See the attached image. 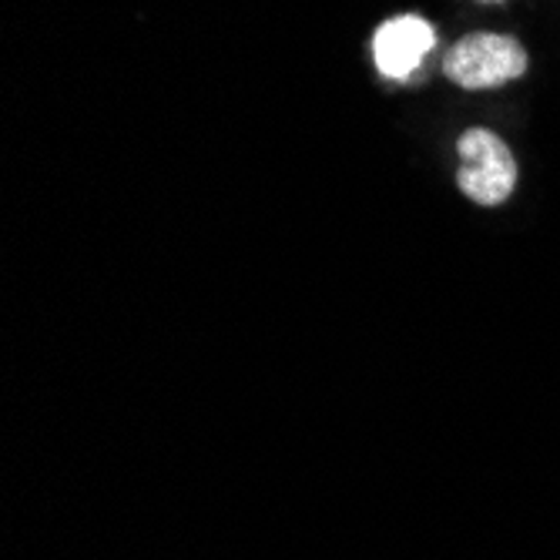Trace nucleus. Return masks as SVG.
I'll return each instance as SVG.
<instances>
[{
  "label": "nucleus",
  "mask_w": 560,
  "mask_h": 560,
  "mask_svg": "<svg viewBox=\"0 0 560 560\" xmlns=\"http://www.w3.org/2000/svg\"><path fill=\"white\" fill-rule=\"evenodd\" d=\"M527 50L506 34H467L446 50L443 71L467 91H487L514 81L527 71Z\"/></svg>",
  "instance_id": "f257e3e1"
},
{
  "label": "nucleus",
  "mask_w": 560,
  "mask_h": 560,
  "mask_svg": "<svg viewBox=\"0 0 560 560\" xmlns=\"http://www.w3.org/2000/svg\"><path fill=\"white\" fill-rule=\"evenodd\" d=\"M480 4H500V0H480Z\"/></svg>",
  "instance_id": "20e7f679"
},
{
  "label": "nucleus",
  "mask_w": 560,
  "mask_h": 560,
  "mask_svg": "<svg viewBox=\"0 0 560 560\" xmlns=\"http://www.w3.org/2000/svg\"><path fill=\"white\" fill-rule=\"evenodd\" d=\"M456 151H460L456 185L467 198H474L477 206H500V201L511 198L517 185V162L500 135L487 128H470L456 141Z\"/></svg>",
  "instance_id": "f03ea898"
},
{
  "label": "nucleus",
  "mask_w": 560,
  "mask_h": 560,
  "mask_svg": "<svg viewBox=\"0 0 560 560\" xmlns=\"http://www.w3.org/2000/svg\"><path fill=\"white\" fill-rule=\"evenodd\" d=\"M433 44H436V34L423 18L402 14V18L380 24V31L373 34V58L386 78L406 81L423 65V58L433 50Z\"/></svg>",
  "instance_id": "7ed1b4c3"
}]
</instances>
